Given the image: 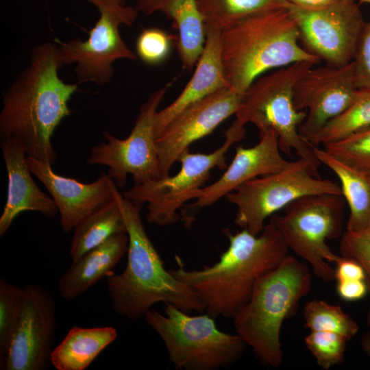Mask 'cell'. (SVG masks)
Instances as JSON below:
<instances>
[{
	"label": "cell",
	"mask_w": 370,
	"mask_h": 370,
	"mask_svg": "<svg viewBox=\"0 0 370 370\" xmlns=\"http://www.w3.org/2000/svg\"><path fill=\"white\" fill-rule=\"evenodd\" d=\"M63 66L56 42L36 46L28 66L5 92L0 113L1 139L14 140L27 156L51 165L57 159L52 136L71 114L69 102L78 90V84L60 77Z\"/></svg>",
	"instance_id": "obj_1"
},
{
	"label": "cell",
	"mask_w": 370,
	"mask_h": 370,
	"mask_svg": "<svg viewBox=\"0 0 370 370\" xmlns=\"http://www.w3.org/2000/svg\"><path fill=\"white\" fill-rule=\"evenodd\" d=\"M229 246L212 266L187 270L175 255L177 268L169 271L190 287L212 318H232L249 301L258 280L275 269L288 254V247L269 221L258 234L247 229L232 234L223 230Z\"/></svg>",
	"instance_id": "obj_2"
},
{
	"label": "cell",
	"mask_w": 370,
	"mask_h": 370,
	"mask_svg": "<svg viewBox=\"0 0 370 370\" xmlns=\"http://www.w3.org/2000/svg\"><path fill=\"white\" fill-rule=\"evenodd\" d=\"M114 198L125 221L128 236L125 269L107 277L112 310L131 321L144 318L155 304H171L188 312L205 311L201 299L186 284L176 278L150 241L140 217L142 206L116 188Z\"/></svg>",
	"instance_id": "obj_3"
},
{
	"label": "cell",
	"mask_w": 370,
	"mask_h": 370,
	"mask_svg": "<svg viewBox=\"0 0 370 370\" xmlns=\"http://www.w3.org/2000/svg\"><path fill=\"white\" fill-rule=\"evenodd\" d=\"M221 43L227 84L241 93L271 69L321 62L301 46L297 24L286 8L257 14L224 28Z\"/></svg>",
	"instance_id": "obj_4"
},
{
	"label": "cell",
	"mask_w": 370,
	"mask_h": 370,
	"mask_svg": "<svg viewBox=\"0 0 370 370\" xmlns=\"http://www.w3.org/2000/svg\"><path fill=\"white\" fill-rule=\"evenodd\" d=\"M311 285L308 266L287 254L258 280L249 301L232 317L236 333L262 365L272 368L282 365V325L295 312Z\"/></svg>",
	"instance_id": "obj_5"
},
{
	"label": "cell",
	"mask_w": 370,
	"mask_h": 370,
	"mask_svg": "<svg viewBox=\"0 0 370 370\" xmlns=\"http://www.w3.org/2000/svg\"><path fill=\"white\" fill-rule=\"evenodd\" d=\"M315 64L312 62H298L258 77L243 92L231 126L245 133V125L251 123L258 128L259 135L274 130L281 151L291 156L295 151L298 157L306 160L314 174L320 177L321 162L312 146L299 132L306 112L297 110L293 100L296 83Z\"/></svg>",
	"instance_id": "obj_6"
},
{
	"label": "cell",
	"mask_w": 370,
	"mask_h": 370,
	"mask_svg": "<svg viewBox=\"0 0 370 370\" xmlns=\"http://www.w3.org/2000/svg\"><path fill=\"white\" fill-rule=\"evenodd\" d=\"M164 310V314L151 308L144 319L164 342L175 369H226L241 358L244 341L220 330L207 313L191 316L171 304Z\"/></svg>",
	"instance_id": "obj_7"
},
{
	"label": "cell",
	"mask_w": 370,
	"mask_h": 370,
	"mask_svg": "<svg viewBox=\"0 0 370 370\" xmlns=\"http://www.w3.org/2000/svg\"><path fill=\"white\" fill-rule=\"evenodd\" d=\"M345 200L343 195L315 194L300 197L285 208L284 214L271 216L288 249L304 259L314 275L323 282L335 280L330 262L341 258L334 254L327 240L341 236Z\"/></svg>",
	"instance_id": "obj_8"
},
{
	"label": "cell",
	"mask_w": 370,
	"mask_h": 370,
	"mask_svg": "<svg viewBox=\"0 0 370 370\" xmlns=\"http://www.w3.org/2000/svg\"><path fill=\"white\" fill-rule=\"evenodd\" d=\"M342 195L340 185L317 177L310 164L298 158L280 171L252 179L225 197L236 206L234 223L258 235L265 219L293 201L309 195Z\"/></svg>",
	"instance_id": "obj_9"
},
{
	"label": "cell",
	"mask_w": 370,
	"mask_h": 370,
	"mask_svg": "<svg viewBox=\"0 0 370 370\" xmlns=\"http://www.w3.org/2000/svg\"><path fill=\"white\" fill-rule=\"evenodd\" d=\"M87 1L97 8L100 15L88 38L56 42L62 64H75L79 83L92 82L103 86L113 76L114 61L137 58L123 40L119 27L131 26L138 12L135 7L125 5L123 0Z\"/></svg>",
	"instance_id": "obj_10"
},
{
	"label": "cell",
	"mask_w": 370,
	"mask_h": 370,
	"mask_svg": "<svg viewBox=\"0 0 370 370\" xmlns=\"http://www.w3.org/2000/svg\"><path fill=\"white\" fill-rule=\"evenodd\" d=\"M225 137L223 144L210 153H193L189 149L183 152L177 160L181 169L175 175L133 184L123 195L141 206L147 204L146 219L149 223L159 226L176 223L180 219L177 210L186 201L197 198L212 169H227V151L234 143L243 139L230 128Z\"/></svg>",
	"instance_id": "obj_11"
},
{
	"label": "cell",
	"mask_w": 370,
	"mask_h": 370,
	"mask_svg": "<svg viewBox=\"0 0 370 370\" xmlns=\"http://www.w3.org/2000/svg\"><path fill=\"white\" fill-rule=\"evenodd\" d=\"M168 86L155 90L140 107L130 134L120 139L107 131L106 142L92 147L87 162L108 167V175L123 188L128 175L134 185L159 178L158 154L154 134L155 116Z\"/></svg>",
	"instance_id": "obj_12"
},
{
	"label": "cell",
	"mask_w": 370,
	"mask_h": 370,
	"mask_svg": "<svg viewBox=\"0 0 370 370\" xmlns=\"http://www.w3.org/2000/svg\"><path fill=\"white\" fill-rule=\"evenodd\" d=\"M288 10L297 24L299 42L308 53L334 66L352 62L365 23L354 1L336 0L316 10L291 4Z\"/></svg>",
	"instance_id": "obj_13"
},
{
	"label": "cell",
	"mask_w": 370,
	"mask_h": 370,
	"mask_svg": "<svg viewBox=\"0 0 370 370\" xmlns=\"http://www.w3.org/2000/svg\"><path fill=\"white\" fill-rule=\"evenodd\" d=\"M358 90L352 62L344 66L325 64L308 69L297 81L293 92L296 109L306 112L299 128L300 136L308 142L349 106Z\"/></svg>",
	"instance_id": "obj_14"
},
{
	"label": "cell",
	"mask_w": 370,
	"mask_h": 370,
	"mask_svg": "<svg viewBox=\"0 0 370 370\" xmlns=\"http://www.w3.org/2000/svg\"><path fill=\"white\" fill-rule=\"evenodd\" d=\"M243 95L227 86L177 114L156 138L159 178L169 175L173 164L193 142L208 135L223 121L236 114Z\"/></svg>",
	"instance_id": "obj_15"
},
{
	"label": "cell",
	"mask_w": 370,
	"mask_h": 370,
	"mask_svg": "<svg viewBox=\"0 0 370 370\" xmlns=\"http://www.w3.org/2000/svg\"><path fill=\"white\" fill-rule=\"evenodd\" d=\"M22 314L5 370H45L51 365L56 318L53 296L36 284L25 286Z\"/></svg>",
	"instance_id": "obj_16"
},
{
	"label": "cell",
	"mask_w": 370,
	"mask_h": 370,
	"mask_svg": "<svg viewBox=\"0 0 370 370\" xmlns=\"http://www.w3.org/2000/svg\"><path fill=\"white\" fill-rule=\"evenodd\" d=\"M280 151L278 135L273 130L260 135V141L253 147L238 146L222 176L213 184L201 188L196 202L186 206L182 211L181 219L184 225H191L196 211L214 204L245 182L285 169L291 161L284 159Z\"/></svg>",
	"instance_id": "obj_17"
},
{
	"label": "cell",
	"mask_w": 370,
	"mask_h": 370,
	"mask_svg": "<svg viewBox=\"0 0 370 370\" xmlns=\"http://www.w3.org/2000/svg\"><path fill=\"white\" fill-rule=\"evenodd\" d=\"M27 161L32 173L43 184L57 206L60 225L66 233L114 198L117 186L107 173L91 183H82L58 175L52 165L30 156H27Z\"/></svg>",
	"instance_id": "obj_18"
},
{
	"label": "cell",
	"mask_w": 370,
	"mask_h": 370,
	"mask_svg": "<svg viewBox=\"0 0 370 370\" xmlns=\"http://www.w3.org/2000/svg\"><path fill=\"white\" fill-rule=\"evenodd\" d=\"M0 145L8 177L7 200L0 217V236H3L16 217L25 211L53 218L58 209L52 197L42 191L32 178L24 149L11 139H1Z\"/></svg>",
	"instance_id": "obj_19"
},
{
	"label": "cell",
	"mask_w": 370,
	"mask_h": 370,
	"mask_svg": "<svg viewBox=\"0 0 370 370\" xmlns=\"http://www.w3.org/2000/svg\"><path fill=\"white\" fill-rule=\"evenodd\" d=\"M205 28L204 46L194 74L179 96L156 114L154 134L156 138L169 123L185 108L219 89L229 86L221 58L222 29L206 24Z\"/></svg>",
	"instance_id": "obj_20"
},
{
	"label": "cell",
	"mask_w": 370,
	"mask_h": 370,
	"mask_svg": "<svg viewBox=\"0 0 370 370\" xmlns=\"http://www.w3.org/2000/svg\"><path fill=\"white\" fill-rule=\"evenodd\" d=\"M128 241L127 232L114 234L72 262L58 281L62 298L74 299L102 278L114 273L113 269L127 251Z\"/></svg>",
	"instance_id": "obj_21"
},
{
	"label": "cell",
	"mask_w": 370,
	"mask_h": 370,
	"mask_svg": "<svg viewBox=\"0 0 370 370\" xmlns=\"http://www.w3.org/2000/svg\"><path fill=\"white\" fill-rule=\"evenodd\" d=\"M139 12H161L171 19L178 32L177 50L182 66L192 70L200 57L205 42V22L197 0H138Z\"/></svg>",
	"instance_id": "obj_22"
},
{
	"label": "cell",
	"mask_w": 370,
	"mask_h": 370,
	"mask_svg": "<svg viewBox=\"0 0 370 370\" xmlns=\"http://www.w3.org/2000/svg\"><path fill=\"white\" fill-rule=\"evenodd\" d=\"M312 146L321 162L336 175L342 195L349 214L346 230L359 232L370 226V172L348 164L327 152Z\"/></svg>",
	"instance_id": "obj_23"
},
{
	"label": "cell",
	"mask_w": 370,
	"mask_h": 370,
	"mask_svg": "<svg viewBox=\"0 0 370 370\" xmlns=\"http://www.w3.org/2000/svg\"><path fill=\"white\" fill-rule=\"evenodd\" d=\"M117 335L111 326L73 327L54 347L51 365L58 370H84Z\"/></svg>",
	"instance_id": "obj_24"
},
{
	"label": "cell",
	"mask_w": 370,
	"mask_h": 370,
	"mask_svg": "<svg viewBox=\"0 0 370 370\" xmlns=\"http://www.w3.org/2000/svg\"><path fill=\"white\" fill-rule=\"evenodd\" d=\"M123 232H127L125 221L114 198L75 227L69 252L72 262L112 236Z\"/></svg>",
	"instance_id": "obj_25"
},
{
	"label": "cell",
	"mask_w": 370,
	"mask_h": 370,
	"mask_svg": "<svg viewBox=\"0 0 370 370\" xmlns=\"http://www.w3.org/2000/svg\"><path fill=\"white\" fill-rule=\"evenodd\" d=\"M197 3L205 24L221 29L247 17L291 5L286 0H197Z\"/></svg>",
	"instance_id": "obj_26"
},
{
	"label": "cell",
	"mask_w": 370,
	"mask_h": 370,
	"mask_svg": "<svg viewBox=\"0 0 370 370\" xmlns=\"http://www.w3.org/2000/svg\"><path fill=\"white\" fill-rule=\"evenodd\" d=\"M370 126V90H360L349 106L328 122L308 143L317 147L334 142Z\"/></svg>",
	"instance_id": "obj_27"
},
{
	"label": "cell",
	"mask_w": 370,
	"mask_h": 370,
	"mask_svg": "<svg viewBox=\"0 0 370 370\" xmlns=\"http://www.w3.org/2000/svg\"><path fill=\"white\" fill-rule=\"evenodd\" d=\"M305 325L310 331H325L338 334L347 341L358 333L357 323L339 305L324 300L312 299L307 302L303 311Z\"/></svg>",
	"instance_id": "obj_28"
},
{
	"label": "cell",
	"mask_w": 370,
	"mask_h": 370,
	"mask_svg": "<svg viewBox=\"0 0 370 370\" xmlns=\"http://www.w3.org/2000/svg\"><path fill=\"white\" fill-rule=\"evenodd\" d=\"M25 289L0 279V369L5 370L9 349L24 304Z\"/></svg>",
	"instance_id": "obj_29"
},
{
	"label": "cell",
	"mask_w": 370,
	"mask_h": 370,
	"mask_svg": "<svg viewBox=\"0 0 370 370\" xmlns=\"http://www.w3.org/2000/svg\"><path fill=\"white\" fill-rule=\"evenodd\" d=\"M334 157L370 172V126L324 145Z\"/></svg>",
	"instance_id": "obj_30"
},
{
	"label": "cell",
	"mask_w": 370,
	"mask_h": 370,
	"mask_svg": "<svg viewBox=\"0 0 370 370\" xmlns=\"http://www.w3.org/2000/svg\"><path fill=\"white\" fill-rule=\"evenodd\" d=\"M347 341L338 334L325 331H310L304 338L306 347L324 370L343 361Z\"/></svg>",
	"instance_id": "obj_31"
},
{
	"label": "cell",
	"mask_w": 370,
	"mask_h": 370,
	"mask_svg": "<svg viewBox=\"0 0 370 370\" xmlns=\"http://www.w3.org/2000/svg\"><path fill=\"white\" fill-rule=\"evenodd\" d=\"M173 36L159 28H147L139 34L136 42V54L145 64L154 65L169 56Z\"/></svg>",
	"instance_id": "obj_32"
},
{
	"label": "cell",
	"mask_w": 370,
	"mask_h": 370,
	"mask_svg": "<svg viewBox=\"0 0 370 370\" xmlns=\"http://www.w3.org/2000/svg\"><path fill=\"white\" fill-rule=\"evenodd\" d=\"M341 256L351 258L362 267L370 294V226L359 232L346 230L339 243Z\"/></svg>",
	"instance_id": "obj_33"
},
{
	"label": "cell",
	"mask_w": 370,
	"mask_h": 370,
	"mask_svg": "<svg viewBox=\"0 0 370 370\" xmlns=\"http://www.w3.org/2000/svg\"><path fill=\"white\" fill-rule=\"evenodd\" d=\"M352 62L358 89L370 90V20L360 34Z\"/></svg>",
	"instance_id": "obj_34"
},
{
	"label": "cell",
	"mask_w": 370,
	"mask_h": 370,
	"mask_svg": "<svg viewBox=\"0 0 370 370\" xmlns=\"http://www.w3.org/2000/svg\"><path fill=\"white\" fill-rule=\"evenodd\" d=\"M335 280H365L366 275L364 269L353 258L341 256L336 263Z\"/></svg>",
	"instance_id": "obj_35"
},
{
	"label": "cell",
	"mask_w": 370,
	"mask_h": 370,
	"mask_svg": "<svg viewBox=\"0 0 370 370\" xmlns=\"http://www.w3.org/2000/svg\"><path fill=\"white\" fill-rule=\"evenodd\" d=\"M336 292L342 299L355 301L367 295L368 286L365 280L337 281Z\"/></svg>",
	"instance_id": "obj_36"
},
{
	"label": "cell",
	"mask_w": 370,
	"mask_h": 370,
	"mask_svg": "<svg viewBox=\"0 0 370 370\" xmlns=\"http://www.w3.org/2000/svg\"><path fill=\"white\" fill-rule=\"evenodd\" d=\"M290 4L307 10L325 7L336 0H286Z\"/></svg>",
	"instance_id": "obj_37"
},
{
	"label": "cell",
	"mask_w": 370,
	"mask_h": 370,
	"mask_svg": "<svg viewBox=\"0 0 370 370\" xmlns=\"http://www.w3.org/2000/svg\"><path fill=\"white\" fill-rule=\"evenodd\" d=\"M366 319L369 330L362 334L360 346L365 354L370 357V308L367 312Z\"/></svg>",
	"instance_id": "obj_38"
},
{
	"label": "cell",
	"mask_w": 370,
	"mask_h": 370,
	"mask_svg": "<svg viewBox=\"0 0 370 370\" xmlns=\"http://www.w3.org/2000/svg\"><path fill=\"white\" fill-rule=\"evenodd\" d=\"M360 3H369L370 4V0H358Z\"/></svg>",
	"instance_id": "obj_39"
},
{
	"label": "cell",
	"mask_w": 370,
	"mask_h": 370,
	"mask_svg": "<svg viewBox=\"0 0 370 370\" xmlns=\"http://www.w3.org/2000/svg\"><path fill=\"white\" fill-rule=\"evenodd\" d=\"M346 1H354V0H346Z\"/></svg>",
	"instance_id": "obj_40"
}]
</instances>
